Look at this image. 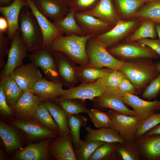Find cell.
I'll return each mask as SVG.
<instances>
[{
  "mask_svg": "<svg viewBox=\"0 0 160 160\" xmlns=\"http://www.w3.org/2000/svg\"><path fill=\"white\" fill-rule=\"evenodd\" d=\"M160 91V72L145 88L141 95L142 98L150 100L156 99Z\"/></svg>",
  "mask_w": 160,
  "mask_h": 160,
  "instance_id": "ee69618b",
  "label": "cell"
},
{
  "mask_svg": "<svg viewBox=\"0 0 160 160\" xmlns=\"http://www.w3.org/2000/svg\"><path fill=\"white\" fill-rule=\"evenodd\" d=\"M85 130L87 134L85 140L120 143L126 141L118 132L110 127H103L95 129L88 126L85 127Z\"/></svg>",
  "mask_w": 160,
  "mask_h": 160,
  "instance_id": "484cf974",
  "label": "cell"
},
{
  "mask_svg": "<svg viewBox=\"0 0 160 160\" xmlns=\"http://www.w3.org/2000/svg\"><path fill=\"white\" fill-rule=\"evenodd\" d=\"M8 28V24L6 18L4 17H0V32L4 33L7 32Z\"/></svg>",
  "mask_w": 160,
  "mask_h": 160,
  "instance_id": "f907efd6",
  "label": "cell"
},
{
  "mask_svg": "<svg viewBox=\"0 0 160 160\" xmlns=\"http://www.w3.org/2000/svg\"><path fill=\"white\" fill-rule=\"evenodd\" d=\"M134 142L141 158L160 160V134L135 137Z\"/></svg>",
  "mask_w": 160,
  "mask_h": 160,
  "instance_id": "2e32d148",
  "label": "cell"
},
{
  "mask_svg": "<svg viewBox=\"0 0 160 160\" xmlns=\"http://www.w3.org/2000/svg\"><path fill=\"white\" fill-rule=\"evenodd\" d=\"M26 0L40 28L43 37V47H48L54 39L64 33L38 10L34 1Z\"/></svg>",
  "mask_w": 160,
  "mask_h": 160,
  "instance_id": "e0dca14e",
  "label": "cell"
},
{
  "mask_svg": "<svg viewBox=\"0 0 160 160\" xmlns=\"http://www.w3.org/2000/svg\"><path fill=\"white\" fill-rule=\"evenodd\" d=\"M32 52L28 57L31 63L42 70L44 78L55 82H61L53 51L48 47H42Z\"/></svg>",
  "mask_w": 160,
  "mask_h": 160,
  "instance_id": "52a82bcc",
  "label": "cell"
},
{
  "mask_svg": "<svg viewBox=\"0 0 160 160\" xmlns=\"http://www.w3.org/2000/svg\"><path fill=\"white\" fill-rule=\"evenodd\" d=\"M25 7L19 17V29L28 52H32L43 47L42 34L38 22L31 11Z\"/></svg>",
  "mask_w": 160,
  "mask_h": 160,
  "instance_id": "3957f363",
  "label": "cell"
},
{
  "mask_svg": "<svg viewBox=\"0 0 160 160\" xmlns=\"http://www.w3.org/2000/svg\"><path fill=\"white\" fill-rule=\"evenodd\" d=\"M79 13L92 15L114 25L120 19L112 0H99L91 9Z\"/></svg>",
  "mask_w": 160,
  "mask_h": 160,
  "instance_id": "d4e9b609",
  "label": "cell"
},
{
  "mask_svg": "<svg viewBox=\"0 0 160 160\" xmlns=\"http://www.w3.org/2000/svg\"><path fill=\"white\" fill-rule=\"evenodd\" d=\"M25 7H29L26 0H14L8 6L0 7V12L8 23L7 37L10 41L15 32L19 30V16L21 9Z\"/></svg>",
  "mask_w": 160,
  "mask_h": 160,
  "instance_id": "ffe728a7",
  "label": "cell"
},
{
  "mask_svg": "<svg viewBox=\"0 0 160 160\" xmlns=\"http://www.w3.org/2000/svg\"><path fill=\"white\" fill-rule=\"evenodd\" d=\"M121 14L127 17H133L145 1L143 0H116Z\"/></svg>",
  "mask_w": 160,
  "mask_h": 160,
  "instance_id": "ab89813d",
  "label": "cell"
},
{
  "mask_svg": "<svg viewBox=\"0 0 160 160\" xmlns=\"http://www.w3.org/2000/svg\"><path fill=\"white\" fill-rule=\"evenodd\" d=\"M75 12L69 9L68 12L63 18L53 22L62 32L66 34V36L85 35L75 19Z\"/></svg>",
  "mask_w": 160,
  "mask_h": 160,
  "instance_id": "f546056e",
  "label": "cell"
},
{
  "mask_svg": "<svg viewBox=\"0 0 160 160\" xmlns=\"http://www.w3.org/2000/svg\"><path fill=\"white\" fill-rule=\"evenodd\" d=\"M160 134V124L147 132L143 135H150Z\"/></svg>",
  "mask_w": 160,
  "mask_h": 160,
  "instance_id": "816d5d0a",
  "label": "cell"
},
{
  "mask_svg": "<svg viewBox=\"0 0 160 160\" xmlns=\"http://www.w3.org/2000/svg\"><path fill=\"white\" fill-rule=\"evenodd\" d=\"M119 70L130 81L139 94L159 73L152 59L148 58L125 61Z\"/></svg>",
  "mask_w": 160,
  "mask_h": 160,
  "instance_id": "7a4b0ae2",
  "label": "cell"
},
{
  "mask_svg": "<svg viewBox=\"0 0 160 160\" xmlns=\"http://www.w3.org/2000/svg\"><path fill=\"white\" fill-rule=\"evenodd\" d=\"M73 143L71 134L60 136L50 142L49 153L56 160H77Z\"/></svg>",
  "mask_w": 160,
  "mask_h": 160,
  "instance_id": "d6986e66",
  "label": "cell"
},
{
  "mask_svg": "<svg viewBox=\"0 0 160 160\" xmlns=\"http://www.w3.org/2000/svg\"><path fill=\"white\" fill-rule=\"evenodd\" d=\"M0 86L2 88L8 104L13 109L23 91L11 75L0 78Z\"/></svg>",
  "mask_w": 160,
  "mask_h": 160,
  "instance_id": "83f0119b",
  "label": "cell"
},
{
  "mask_svg": "<svg viewBox=\"0 0 160 160\" xmlns=\"http://www.w3.org/2000/svg\"><path fill=\"white\" fill-rule=\"evenodd\" d=\"M117 88L107 87L100 95L93 100V105L100 110L111 109L120 113L134 116L133 110L130 109L127 106Z\"/></svg>",
  "mask_w": 160,
  "mask_h": 160,
  "instance_id": "ba28073f",
  "label": "cell"
},
{
  "mask_svg": "<svg viewBox=\"0 0 160 160\" xmlns=\"http://www.w3.org/2000/svg\"><path fill=\"white\" fill-rule=\"evenodd\" d=\"M133 17L142 21H149L160 24V0H155L149 2L139 8Z\"/></svg>",
  "mask_w": 160,
  "mask_h": 160,
  "instance_id": "4dcf8cb0",
  "label": "cell"
},
{
  "mask_svg": "<svg viewBox=\"0 0 160 160\" xmlns=\"http://www.w3.org/2000/svg\"><path fill=\"white\" fill-rule=\"evenodd\" d=\"M107 113L111 120L110 127L118 132L126 141L134 140L135 133L142 121L134 116L120 113L111 109Z\"/></svg>",
  "mask_w": 160,
  "mask_h": 160,
  "instance_id": "30bf717a",
  "label": "cell"
},
{
  "mask_svg": "<svg viewBox=\"0 0 160 160\" xmlns=\"http://www.w3.org/2000/svg\"><path fill=\"white\" fill-rule=\"evenodd\" d=\"M106 87L103 77L93 82L81 84L77 87L64 89L62 95L58 98L61 99H78L92 101L100 95Z\"/></svg>",
  "mask_w": 160,
  "mask_h": 160,
  "instance_id": "8fae6325",
  "label": "cell"
},
{
  "mask_svg": "<svg viewBox=\"0 0 160 160\" xmlns=\"http://www.w3.org/2000/svg\"><path fill=\"white\" fill-rule=\"evenodd\" d=\"M34 2L42 14L54 21L63 18L69 10L65 4L60 0H34Z\"/></svg>",
  "mask_w": 160,
  "mask_h": 160,
  "instance_id": "cb8c5ba5",
  "label": "cell"
},
{
  "mask_svg": "<svg viewBox=\"0 0 160 160\" xmlns=\"http://www.w3.org/2000/svg\"><path fill=\"white\" fill-rule=\"evenodd\" d=\"M158 110H160V106L159 107V108Z\"/></svg>",
  "mask_w": 160,
  "mask_h": 160,
  "instance_id": "680465c9",
  "label": "cell"
},
{
  "mask_svg": "<svg viewBox=\"0 0 160 160\" xmlns=\"http://www.w3.org/2000/svg\"><path fill=\"white\" fill-rule=\"evenodd\" d=\"M11 76L23 91H30L35 83L43 78L38 68L31 63L17 67Z\"/></svg>",
  "mask_w": 160,
  "mask_h": 160,
  "instance_id": "4fadbf2b",
  "label": "cell"
},
{
  "mask_svg": "<svg viewBox=\"0 0 160 160\" xmlns=\"http://www.w3.org/2000/svg\"><path fill=\"white\" fill-rule=\"evenodd\" d=\"M156 64L157 71L159 72H160V62H157Z\"/></svg>",
  "mask_w": 160,
  "mask_h": 160,
  "instance_id": "11a10c76",
  "label": "cell"
},
{
  "mask_svg": "<svg viewBox=\"0 0 160 160\" xmlns=\"http://www.w3.org/2000/svg\"><path fill=\"white\" fill-rule=\"evenodd\" d=\"M14 0H0V7H6L10 4Z\"/></svg>",
  "mask_w": 160,
  "mask_h": 160,
  "instance_id": "f5cc1de1",
  "label": "cell"
},
{
  "mask_svg": "<svg viewBox=\"0 0 160 160\" xmlns=\"http://www.w3.org/2000/svg\"><path fill=\"white\" fill-rule=\"evenodd\" d=\"M126 77L119 70H114L104 77L107 87L117 88L122 80Z\"/></svg>",
  "mask_w": 160,
  "mask_h": 160,
  "instance_id": "f6af8a7d",
  "label": "cell"
},
{
  "mask_svg": "<svg viewBox=\"0 0 160 160\" xmlns=\"http://www.w3.org/2000/svg\"><path fill=\"white\" fill-rule=\"evenodd\" d=\"M159 95H160V91H159Z\"/></svg>",
  "mask_w": 160,
  "mask_h": 160,
  "instance_id": "91938a15",
  "label": "cell"
},
{
  "mask_svg": "<svg viewBox=\"0 0 160 160\" xmlns=\"http://www.w3.org/2000/svg\"><path fill=\"white\" fill-rule=\"evenodd\" d=\"M95 36L93 35H60L54 39L47 47L52 50L64 53L79 66H85L89 63L86 51L87 42Z\"/></svg>",
  "mask_w": 160,
  "mask_h": 160,
  "instance_id": "6da1fadb",
  "label": "cell"
},
{
  "mask_svg": "<svg viewBox=\"0 0 160 160\" xmlns=\"http://www.w3.org/2000/svg\"><path fill=\"white\" fill-rule=\"evenodd\" d=\"M52 51L61 83L69 88L74 87L79 81L78 66L64 53Z\"/></svg>",
  "mask_w": 160,
  "mask_h": 160,
  "instance_id": "7c38bea8",
  "label": "cell"
},
{
  "mask_svg": "<svg viewBox=\"0 0 160 160\" xmlns=\"http://www.w3.org/2000/svg\"><path fill=\"white\" fill-rule=\"evenodd\" d=\"M12 124L34 139L57 137L59 135L58 132L46 128L36 120L28 121L17 120L14 121Z\"/></svg>",
  "mask_w": 160,
  "mask_h": 160,
  "instance_id": "7402d4cb",
  "label": "cell"
},
{
  "mask_svg": "<svg viewBox=\"0 0 160 160\" xmlns=\"http://www.w3.org/2000/svg\"><path fill=\"white\" fill-rule=\"evenodd\" d=\"M4 33L0 32V68H3L5 63L4 58L7 55L10 41L7 37H5Z\"/></svg>",
  "mask_w": 160,
  "mask_h": 160,
  "instance_id": "7dc6e473",
  "label": "cell"
},
{
  "mask_svg": "<svg viewBox=\"0 0 160 160\" xmlns=\"http://www.w3.org/2000/svg\"><path fill=\"white\" fill-rule=\"evenodd\" d=\"M117 89L119 93L122 96L127 94L136 95L139 94L131 82L126 77L121 82Z\"/></svg>",
  "mask_w": 160,
  "mask_h": 160,
  "instance_id": "bcb514c9",
  "label": "cell"
},
{
  "mask_svg": "<svg viewBox=\"0 0 160 160\" xmlns=\"http://www.w3.org/2000/svg\"><path fill=\"white\" fill-rule=\"evenodd\" d=\"M63 85L61 82H55L43 78L35 83L30 91L42 101L52 100L62 95L64 90Z\"/></svg>",
  "mask_w": 160,
  "mask_h": 160,
  "instance_id": "603a6c76",
  "label": "cell"
},
{
  "mask_svg": "<svg viewBox=\"0 0 160 160\" xmlns=\"http://www.w3.org/2000/svg\"><path fill=\"white\" fill-rule=\"evenodd\" d=\"M118 143H105L98 147L88 160H110L116 159Z\"/></svg>",
  "mask_w": 160,
  "mask_h": 160,
  "instance_id": "74e56055",
  "label": "cell"
},
{
  "mask_svg": "<svg viewBox=\"0 0 160 160\" xmlns=\"http://www.w3.org/2000/svg\"><path fill=\"white\" fill-rule=\"evenodd\" d=\"M32 0V1H34V0Z\"/></svg>",
  "mask_w": 160,
  "mask_h": 160,
  "instance_id": "94428289",
  "label": "cell"
},
{
  "mask_svg": "<svg viewBox=\"0 0 160 160\" xmlns=\"http://www.w3.org/2000/svg\"><path fill=\"white\" fill-rule=\"evenodd\" d=\"M138 43L151 48L160 55V40L151 38H145L137 41Z\"/></svg>",
  "mask_w": 160,
  "mask_h": 160,
  "instance_id": "681fc988",
  "label": "cell"
},
{
  "mask_svg": "<svg viewBox=\"0 0 160 160\" xmlns=\"http://www.w3.org/2000/svg\"><path fill=\"white\" fill-rule=\"evenodd\" d=\"M51 138H45L35 143H28L19 150L16 159L19 160H49L51 159L49 146Z\"/></svg>",
  "mask_w": 160,
  "mask_h": 160,
  "instance_id": "ac0fdd59",
  "label": "cell"
},
{
  "mask_svg": "<svg viewBox=\"0 0 160 160\" xmlns=\"http://www.w3.org/2000/svg\"><path fill=\"white\" fill-rule=\"evenodd\" d=\"M0 136L6 151L9 153L20 148L21 145L15 130L5 123L0 122Z\"/></svg>",
  "mask_w": 160,
  "mask_h": 160,
  "instance_id": "f1b7e54d",
  "label": "cell"
},
{
  "mask_svg": "<svg viewBox=\"0 0 160 160\" xmlns=\"http://www.w3.org/2000/svg\"><path fill=\"white\" fill-rule=\"evenodd\" d=\"M140 21L120 19L111 29L94 38L106 48H110L128 36L140 24Z\"/></svg>",
  "mask_w": 160,
  "mask_h": 160,
  "instance_id": "9c48e42d",
  "label": "cell"
},
{
  "mask_svg": "<svg viewBox=\"0 0 160 160\" xmlns=\"http://www.w3.org/2000/svg\"><path fill=\"white\" fill-rule=\"evenodd\" d=\"M122 98L126 105L133 108L134 116L142 121L154 113L160 106V101H146L135 95L127 94Z\"/></svg>",
  "mask_w": 160,
  "mask_h": 160,
  "instance_id": "9a60e30c",
  "label": "cell"
},
{
  "mask_svg": "<svg viewBox=\"0 0 160 160\" xmlns=\"http://www.w3.org/2000/svg\"><path fill=\"white\" fill-rule=\"evenodd\" d=\"M75 17L85 35L96 36L109 31L114 26L107 21L88 14L75 12Z\"/></svg>",
  "mask_w": 160,
  "mask_h": 160,
  "instance_id": "5bb4252c",
  "label": "cell"
},
{
  "mask_svg": "<svg viewBox=\"0 0 160 160\" xmlns=\"http://www.w3.org/2000/svg\"><path fill=\"white\" fill-rule=\"evenodd\" d=\"M0 111L1 113L6 116H11L13 113L12 108L8 104L2 88L0 86Z\"/></svg>",
  "mask_w": 160,
  "mask_h": 160,
  "instance_id": "c3c4849f",
  "label": "cell"
},
{
  "mask_svg": "<svg viewBox=\"0 0 160 160\" xmlns=\"http://www.w3.org/2000/svg\"><path fill=\"white\" fill-rule=\"evenodd\" d=\"M9 43L7 61L0 72V78L11 76L17 68L23 64V59L28 57V51L19 30L15 32Z\"/></svg>",
  "mask_w": 160,
  "mask_h": 160,
  "instance_id": "8992f818",
  "label": "cell"
},
{
  "mask_svg": "<svg viewBox=\"0 0 160 160\" xmlns=\"http://www.w3.org/2000/svg\"><path fill=\"white\" fill-rule=\"evenodd\" d=\"M89 116L96 128L110 127L111 119L108 114L97 109H91L88 113Z\"/></svg>",
  "mask_w": 160,
  "mask_h": 160,
  "instance_id": "60d3db41",
  "label": "cell"
},
{
  "mask_svg": "<svg viewBox=\"0 0 160 160\" xmlns=\"http://www.w3.org/2000/svg\"><path fill=\"white\" fill-rule=\"evenodd\" d=\"M60 0L62 1L64 3L66 1H67L68 0Z\"/></svg>",
  "mask_w": 160,
  "mask_h": 160,
  "instance_id": "6f0895ef",
  "label": "cell"
},
{
  "mask_svg": "<svg viewBox=\"0 0 160 160\" xmlns=\"http://www.w3.org/2000/svg\"><path fill=\"white\" fill-rule=\"evenodd\" d=\"M160 124V113H155L142 121L135 133V138L143 135Z\"/></svg>",
  "mask_w": 160,
  "mask_h": 160,
  "instance_id": "b9f144b4",
  "label": "cell"
},
{
  "mask_svg": "<svg viewBox=\"0 0 160 160\" xmlns=\"http://www.w3.org/2000/svg\"><path fill=\"white\" fill-rule=\"evenodd\" d=\"M155 28L157 36L159 37V39L160 40V24L156 23Z\"/></svg>",
  "mask_w": 160,
  "mask_h": 160,
  "instance_id": "db71d44e",
  "label": "cell"
},
{
  "mask_svg": "<svg viewBox=\"0 0 160 160\" xmlns=\"http://www.w3.org/2000/svg\"><path fill=\"white\" fill-rule=\"evenodd\" d=\"M68 115L88 113L89 110L86 107L85 100L78 99H61L58 97L52 100Z\"/></svg>",
  "mask_w": 160,
  "mask_h": 160,
  "instance_id": "d6a6232c",
  "label": "cell"
},
{
  "mask_svg": "<svg viewBox=\"0 0 160 160\" xmlns=\"http://www.w3.org/2000/svg\"><path fill=\"white\" fill-rule=\"evenodd\" d=\"M42 101L38 96L32 92L23 91L13 109L19 117L29 120L34 118L36 111Z\"/></svg>",
  "mask_w": 160,
  "mask_h": 160,
  "instance_id": "44dd1931",
  "label": "cell"
},
{
  "mask_svg": "<svg viewBox=\"0 0 160 160\" xmlns=\"http://www.w3.org/2000/svg\"><path fill=\"white\" fill-rule=\"evenodd\" d=\"M98 0H68L65 4L69 9L76 12H81L89 10L97 3Z\"/></svg>",
  "mask_w": 160,
  "mask_h": 160,
  "instance_id": "7bdbcfd3",
  "label": "cell"
},
{
  "mask_svg": "<svg viewBox=\"0 0 160 160\" xmlns=\"http://www.w3.org/2000/svg\"><path fill=\"white\" fill-rule=\"evenodd\" d=\"M86 51L89 59L88 65L91 67L119 70L124 63L111 55L107 49L94 37L87 41Z\"/></svg>",
  "mask_w": 160,
  "mask_h": 160,
  "instance_id": "277c9868",
  "label": "cell"
},
{
  "mask_svg": "<svg viewBox=\"0 0 160 160\" xmlns=\"http://www.w3.org/2000/svg\"><path fill=\"white\" fill-rule=\"evenodd\" d=\"M105 143L98 140H81L79 142L74 146L76 159L88 160L95 151Z\"/></svg>",
  "mask_w": 160,
  "mask_h": 160,
  "instance_id": "836d02e7",
  "label": "cell"
},
{
  "mask_svg": "<svg viewBox=\"0 0 160 160\" xmlns=\"http://www.w3.org/2000/svg\"><path fill=\"white\" fill-rule=\"evenodd\" d=\"M145 1V2H148L153 1L155 0H143Z\"/></svg>",
  "mask_w": 160,
  "mask_h": 160,
  "instance_id": "9f6ffc18",
  "label": "cell"
},
{
  "mask_svg": "<svg viewBox=\"0 0 160 160\" xmlns=\"http://www.w3.org/2000/svg\"><path fill=\"white\" fill-rule=\"evenodd\" d=\"M155 24L151 21H143L139 27L128 36L127 40L135 42L145 38L156 39L158 36Z\"/></svg>",
  "mask_w": 160,
  "mask_h": 160,
  "instance_id": "e575fe53",
  "label": "cell"
},
{
  "mask_svg": "<svg viewBox=\"0 0 160 160\" xmlns=\"http://www.w3.org/2000/svg\"><path fill=\"white\" fill-rule=\"evenodd\" d=\"M114 70L106 68H99L88 65L78 66L79 81L81 84L95 81L106 76Z\"/></svg>",
  "mask_w": 160,
  "mask_h": 160,
  "instance_id": "1f68e13d",
  "label": "cell"
},
{
  "mask_svg": "<svg viewBox=\"0 0 160 160\" xmlns=\"http://www.w3.org/2000/svg\"><path fill=\"white\" fill-rule=\"evenodd\" d=\"M113 56L123 61L143 58L158 59L160 55L150 47L138 42L127 41L107 49Z\"/></svg>",
  "mask_w": 160,
  "mask_h": 160,
  "instance_id": "5b68a950",
  "label": "cell"
},
{
  "mask_svg": "<svg viewBox=\"0 0 160 160\" xmlns=\"http://www.w3.org/2000/svg\"><path fill=\"white\" fill-rule=\"evenodd\" d=\"M117 153L124 160H139L141 159L134 141L118 143L116 148Z\"/></svg>",
  "mask_w": 160,
  "mask_h": 160,
  "instance_id": "f35d334b",
  "label": "cell"
},
{
  "mask_svg": "<svg viewBox=\"0 0 160 160\" xmlns=\"http://www.w3.org/2000/svg\"><path fill=\"white\" fill-rule=\"evenodd\" d=\"M34 118L46 128L59 133L57 125L43 101L39 105Z\"/></svg>",
  "mask_w": 160,
  "mask_h": 160,
  "instance_id": "d590c367",
  "label": "cell"
},
{
  "mask_svg": "<svg viewBox=\"0 0 160 160\" xmlns=\"http://www.w3.org/2000/svg\"><path fill=\"white\" fill-rule=\"evenodd\" d=\"M43 101L57 125L60 136L71 134L68 123V114L58 104L50 100Z\"/></svg>",
  "mask_w": 160,
  "mask_h": 160,
  "instance_id": "4316f807",
  "label": "cell"
},
{
  "mask_svg": "<svg viewBox=\"0 0 160 160\" xmlns=\"http://www.w3.org/2000/svg\"><path fill=\"white\" fill-rule=\"evenodd\" d=\"M68 123L71 131L73 143L76 145L81 140L80 131L81 128L87 124V119L84 116L79 114L68 115Z\"/></svg>",
  "mask_w": 160,
  "mask_h": 160,
  "instance_id": "8d00e7d4",
  "label": "cell"
}]
</instances>
